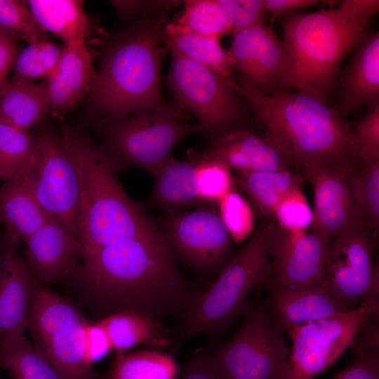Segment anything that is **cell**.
<instances>
[{
	"instance_id": "cell-10",
	"label": "cell",
	"mask_w": 379,
	"mask_h": 379,
	"mask_svg": "<svg viewBox=\"0 0 379 379\" xmlns=\"http://www.w3.org/2000/svg\"><path fill=\"white\" fill-rule=\"evenodd\" d=\"M166 84L178 107L191 112L201 132L213 135L239 116L240 106L227 80L215 72L183 57L173 50Z\"/></svg>"
},
{
	"instance_id": "cell-27",
	"label": "cell",
	"mask_w": 379,
	"mask_h": 379,
	"mask_svg": "<svg viewBox=\"0 0 379 379\" xmlns=\"http://www.w3.org/2000/svg\"><path fill=\"white\" fill-rule=\"evenodd\" d=\"M44 32L60 38L65 45L85 42L91 23L82 1L29 0L25 1Z\"/></svg>"
},
{
	"instance_id": "cell-48",
	"label": "cell",
	"mask_w": 379,
	"mask_h": 379,
	"mask_svg": "<svg viewBox=\"0 0 379 379\" xmlns=\"http://www.w3.org/2000/svg\"><path fill=\"white\" fill-rule=\"evenodd\" d=\"M20 51L15 39L0 28V90L13 69Z\"/></svg>"
},
{
	"instance_id": "cell-7",
	"label": "cell",
	"mask_w": 379,
	"mask_h": 379,
	"mask_svg": "<svg viewBox=\"0 0 379 379\" xmlns=\"http://www.w3.org/2000/svg\"><path fill=\"white\" fill-rule=\"evenodd\" d=\"M99 128L102 147L117 170L138 167L154 175L171 157L173 148L187 136L200 132L185 121L183 109L166 108L105 118Z\"/></svg>"
},
{
	"instance_id": "cell-5",
	"label": "cell",
	"mask_w": 379,
	"mask_h": 379,
	"mask_svg": "<svg viewBox=\"0 0 379 379\" xmlns=\"http://www.w3.org/2000/svg\"><path fill=\"white\" fill-rule=\"evenodd\" d=\"M61 135L78 175L77 231L83 257L126 240L164 234L146 208L127 194L102 147L79 132Z\"/></svg>"
},
{
	"instance_id": "cell-47",
	"label": "cell",
	"mask_w": 379,
	"mask_h": 379,
	"mask_svg": "<svg viewBox=\"0 0 379 379\" xmlns=\"http://www.w3.org/2000/svg\"><path fill=\"white\" fill-rule=\"evenodd\" d=\"M85 332L87 359L92 365L105 357L112 349L106 332L98 321L91 323L88 321Z\"/></svg>"
},
{
	"instance_id": "cell-36",
	"label": "cell",
	"mask_w": 379,
	"mask_h": 379,
	"mask_svg": "<svg viewBox=\"0 0 379 379\" xmlns=\"http://www.w3.org/2000/svg\"><path fill=\"white\" fill-rule=\"evenodd\" d=\"M287 69V58L282 41L271 26L263 38L254 66L252 82L256 88L281 87ZM249 82V81H248Z\"/></svg>"
},
{
	"instance_id": "cell-50",
	"label": "cell",
	"mask_w": 379,
	"mask_h": 379,
	"mask_svg": "<svg viewBox=\"0 0 379 379\" xmlns=\"http://www.w3.org/2000/svg\"><path fill=\"white\" fill-rule=\"evenodd\" d=\"M267 12L274 16H287L296 11L318 4L317 0H263Z\"/></svg>"
},
{
	"instance_id": "cell-32",
	"label": "cell",
	"mask_w": 379,
	"mask_h": 379,
	"mask_svg": "<svg viewBox=\"0 0 379 379\" xmlns=\"http://www.w3.org/2000/svg\"><path fill=\"white\" fill-rule=\"evenodd\" d=\"M0 368L13 379H64L46 355L25 334L0 351Z\"/></svg>"
},
{
	"instance_id": "cell-25",
	"label": "cell",
	"mask_w": 379,
	"mask_h": 379,
	"mask_svg": "<svg viewBox=\"0 0 379 379\" xmlns=\"http://www.w3.org/2000/svg\"><path fill=\"white\" fill-rule=\"evenodd\" d=\"M85 319L77 306L51 291L43 284L34 282L30 301L27 330L40 346L66 328Z\"/></svg>"
},
{
	"instance_id": "cell-20",
	"label": "cell",
	"mask_w": 379,
	"mask_h": 379,
	"mask_svg": "<svg viewBox=\"0 0 379 379\" xmlns=\"http://www.w3.org/2000/svg\"><path fill=\"white\" fill-rule=\"evenodd\" d=\"M269 308L274 324L286 332L291 328L343 312L348 308L327 283L305 290L270 286Z\"/></svg>"
},
{
	"instance_id": "cell-23",
	"label": "cell",
	"mask_w": 379,
	"mask_h": 379,
	"mask_svg": "<svg viewBox=\"0 0 379 379\" xmlns=\"http://www.w3.org/2000/svg\"><path fill=\"white\" fill-rule=\"evenodd\" d=\"M152 194L142 204L166 213L175 212L201 202L194 158L178 161L171 157L154 175Z\"/></svg>"
},
{
	"instance_id": "cell-49",
	"label": "cell",
	"mask_w": 379,
	"mask_h": 379,
	"mask_svg": "<svg viewBox=\"0 0 379 379\" xmlns=\"http://www.w3.org/2000/svg\"><path fill=\"white\" fill-rule=\"evenodd\" d=\"M180 379H222L214 368L209 354H196L186 365Z\"/></svg>"
},
{
	"instance_id": "cell-45",
	"label": "cell",
	"mask_w": 379,
	"mask_h": 379,
	"mask_svg": "<svg viewBox=\"0 0 379 379\" xmlns=\"http://www.w3.org/2000/svg\"><path fill=\"white\" fill-rule=\"evenodd\" d=\"M354 124L359 159H379V106Z\"/></svg>"
},
{
	"instance_id": "cell-51",
	"label": "cell",
	"mask_w": 379,
	"mask_h": 379,
	"mask_svg": "<svg viewBox=\"0 0 379 379\" xmlns=\"http://www.w3.org/2000/svg\"><path fill=\"white\" fill-rule=\"evenodd\" d=\"M19 173L0 157V180L6 181L16 176Z\"/></svg>"
},
{
	"instance_id": "cell-37",
	"label": "cell",
	"mask_w": 379,
	"mask_h": 379,
	"mask_svg": "<svg viewBox=\"0 0 379 379\" xmlns=\"http://www.w3.org/2000/svg\"><path fill=\"white\" fill-rule=\"evenodd\" d=\"M37 137L0 123V157L18 173L32 168L36 154Z\"/></svg>"
},
{
	"instance_id": "cell-18",
	"label": "cell",
	"mask_w": 379,
	"mask_h": 379,
	"mask_svg": "<svg viewBox=\"0 0 379 379\" xmlns=\"http://www.w3.org/2000/svg\"><path fill=\"white\" fill-rule=\"evenodd\" d=\"M197 156L220 161L237 171L290 170L269 139L243 129L221 134Z\"/></svg>"
},
{
	"instance_id": "cell-38",
	"label": "cell",
	"mask_w": 379,
	"mask_h": 379,
	"mask_svg": "<svg viewBox=\"0 0 379 379\" xmlns=\"http://www.w3.org/2000/svg\"><path fill=\"white\" fill-rule=\"evenodd\" d=\"M194 158L200 201L218 204L233 190L231 168L215 160L200 159L197 155Z\"/></svg>"
},
{
	"instance_id": "cell-42",
	"label": "cell",
	"mask_w": 379,
	"mask_h": 379,
	"mask_svg": "<svg viewBox=\"0 0 379 379\" xmlns=\"http://www.w3.org/2000/svg\"><path fill=\"white\" fill-rule=\"evenodd\" d=\"M357 354L353 362L333 379H379L378 329L374 327L352 345Z\"/></svg>"
},
{
	"instance_id": "cell-40",
	"label": "cell",
	"mask_w": 379,
	"mask_h": 379,
	"mask_svg": "<svg viewBox=\"0 0 379 379\" xmlns=\"http://www.w3.org/2000/svg\"><path fill=\"white\" fill-rule=\"evenodd\" d=\"M0 28L28 43L47 40L24 1L0 0Z\"/></svg>"
},
{
	"instance_id": "cell-1",
	"label": "cell",
	"mask_w": 379,
	"mask_h": 379,
	"mask_svg": "<svg viewBox=\"0 0 379 379\" xmlns=\"http://www.w3.org/2000/svg\"><path fill=\"white\" fill-rule=\"evenodd\" d=\"M72 277L101 318L130 312L160 320L182 314L196 298L164 234L97 249L83 257Z\"/></svg>"
},
{
	"instance_id": "cell-35",
	"label": "cell",
	"mask_w": 379,
	"mask_h": 379,
	"mask_svg": "<svg viewBox=\"0 0 379 379\" xmlns=\"http://www.w3.org/2000/svg\"><path fill=\"white\" fill-rule=\"evenodd\" d=\"M63 48L47 40L28 43L17 56L12 78L29 82L46 80L57 66Z\"/></svg>"
},
{
	"instance_id": "cell-26",
	"label": "cell",
	"mask_w": 379,
	"mask_h": 379,
	"mask_svg": "<svg viewBox=\"0 0 379 379\" xmlns=\"http://www.w3.org/2000/svg\"><path fill=\"white\" fill-rule=\"evenodd\" d=\"M106 332L112 349L126 352L137 345L163 348L172 345L173 335L159 320L130 312L114 313L97 321Z\"/></svg>"
},
{
	"instance_id": "cell-33",
	"label": "cell",
	"mask_w": 379,
	"mask_h": 379,
	"mask_svg": "<svg viewBox=\"0 0 379 379\" xmlns=\"http://www.w3.org/2000/svg\"><path fill=\"white\" fill-rule=\"evenodd\" d=\"M350 185L352 201L361 220L376 234L379 227V159H359Z\"/></svg>"
},
{
	"instance_id": "cell-3",
	"label": "cell",
	"mask_w": 379,
	"mask_h": 379,
	"mask_svg": "<svg viewBox=\"0 0 379 379\" xmlns=\"http://www.w3.org/2000/svg\"><path fill=\"white\" fill-rule=\"evenodd\" d=\"M378 0H344L336 8L283 17L287 69L281 88L326 98L340 64L366 38Z\"/></svg>"
},
{
	"instance_id": "cell-14",
	"label": "cell",
	"mask_w": 379,
	"mask_h": 379,
	"mask_svg": "<svg viewBox=\"0 0 379 379\" xmlns=\"http://www.w3.org/2000/svg\"><path fill=\"white\" fill-rule=\"evenodd\" d=\"M272 265L270 286L305 290L326 284L325 244L308 230L290 232L279 226L265 227Z\"/></svg>"
},
{
	"instance_id": "cell-31",
	"label": "cell",
	"mask_w": 379,
	"mask_h": 379,
	"mask_svg": "<svg viewBox=\"0 0 379 379\" xmlns=\"http://www.w3.org/2000/svg\"><path fill=\"white\" fill-rule=\"evenodd\" d=\"M173 357L157 350L117 353L103 379H175Z\"/></svg>"
},
{
	"instance_id": "cell-21",
	"label": "cell",
	"mask_w": 379,
	"mask_h": 379,
	"mask_svg": "<svg viewBox=\"0 0 379 379\" xmlns=\"http://www.w3.org/2000/svg\"><path fill=\"white\" fill-rule=\"evenodd\" d=\"M363 105L379 106V34H371L359 46L345 71L337 110L341 117Z\"/></svg>"
},
{
	"instance_id": "cell-11",
	"label": "cell",
	"mask_w": 379,
	"mask_h": 379,
	"mask_svg": "<svg viewBox=\"0 0 379 379\" xmlns=\"http://www.w3.org/2000/svg\"><path fill=\"white\" fill-rule=\"evenodd\" d=\"M375 239V234L358 220L325 244L327 284L350 309L359 301L378 298V269L373 262Z\"/></svg>"
},
{
	"instance_id": "cell-9",
	"label": "cell",
	"mask_w": 379,
	"mask_h": 379,
	"mask_svg": "<svg viewBox=\"0 0 379 379\" xmlns=\"http://www.w3.org/2000/svg\"><path fill=\"white\" fill-rule=\"evenodd\" d=\"M378 314V298H368L357 307L289 329L292 345L284 379H314L326 371Z\"/></svg>"
},
{
	"instance_id": "cell-12",
	"label": "cell",
	"mask_w": 379,
	"mask_h": 379,
	"mask_svg": "<svg viewBox=\"0 0 379 379\" xmlns=\"http://www.w3.org/2000/svg\"><path fill=\"white\" fill-rule=\"evenodd\" d=\"M36 137L32 167L36 199L51 218L78 234L79 180L71 153L62 135L44 133Z\"/></svg>"
},
{
	"instance_id": "cell-4",
	"label": "cell",
	"mask_w": 379,
	"mask_h": 379,
	"mask_svg": "<svg viewBox=\"0 0 379 379\" xmlns=\"http://www.w3.org/2000/svg\"><path fill=\"white\" fill-rule=\"evenodd\" d=\"M171 9L140 18L109 41L90 98L105 118L166 108L161 91V68L168 51L161 46Z\"/></svg>"
},
{
	"instance_id": "cell-16",
	"label": "cell",
	"mask_w": 379,
	"mask_h": 379,
	"mask_svg": "<svg viewBox=\"0 0 379 379\" xmlns=\"http://www.w3.org/2000/svg\"><path fill=\"white\" fill-rule=\"evenodd\" d=\"M25 262L41 284L59 282L73 276L83 258L78 234L50 218L25 241Z\"/></svg>"
},
{
	"instance_id": "cell-13",
	"label": "cell",
	"mask_w": 379,
	"mask_h": 379,
	"mask_svg": "<svg viewBox=\"0 0 379 379\" xmlns=\"http://www.w3.org/2000/svg\"><path fill=\"white\" fill-rule=\"evenodd\" d=\"M161 222L173 255L198 272H213L229 255L233 240L211 208L166 213Z\"/></svg>"
},
{
	"instance_id": "cell-39",
	"label": "cell",
	"mask_w": 379,
	"mask_h": 379,
	"mask_svg": "<svg viewBox=\"0 0 379 379\" xmlns=\"http://www.w3.org/2000/svg\"><path fill=\"white\" fill-rule=\"evenodd\" d=\"M268 27L262 22L234 32L232 45L227 50L234 68L244 76V80L251 83L259 48Z\"/></svg>"
},
{
	"instance_id": "cell-19",
	"label": "cell",
	"mask_w": 379,
	"mask_h": 379,
	"mask_svg": "<svg viewBox=\"0 0 379 379\" xmlns=\"http://www.w3.org/2000/svg\"><path fill=\"white\" fill-rule=\"evenodd\" d=\"M96 71L91 51L85 42L65 45L60 59L46 79L50 112L65 114L90 92Z\"/></svg>"
},
{
	"instance_id": "cell-28",
	"label": "cell",
	"mask_w": 379,
	"mask_h": 379,
	"mask_svg": "<svg viewBox=\"0 0 379 379\" xmlns=\"http://www.w3.org/2000/svg\"><path fill=\"white\" fill-rule=\"evenodd\" d=\"M163 43L187 59L218 74L227 81L234 68L227 50L222 48L220 39L180 29L174 21L168 20L162 36Z\"/></svg>"
},
{
	"instance_id": "cell-6",
	"label": "cell",
	"mask_w": 379,
	"mask_h": 379,
	"mask_svg": "<svg viewBox=\"0 0 379 379\" xmlns=\"http://www.w3.org/2000/svg\"><path fill=\"white\" fill-rule=\"evenodd\" d=\"M272 275L266 229L260 227L213 284L196 297L182 314L180 325L173 335L172 347L178 350L201 333H223L245 315L250 307V294L268 283Z\"/></svg>"
},
{
	"instance_id": "cell-52",
	"label": "cell",
	"mask_w": 379,
	"mask_h": 379,
	"mask_svg": "<svg viewBox=\"0 0 379 379\" xmlns=\"http://www.w3.org/2000/svg\"><path fill=\"white\" fill-rule=\"evenodd\" d=\"M6 241V233L1 234L0 233V272L2 264V258L4 254V250Z\"/></svg>"
},
{
	"instance_id": "cell-24",
	"label": "cell",
	"mask_w": 379,
	"mask_h": 379,
	"mask_svg": "<svg viewBox=\"0 0 379 379\" xmlns=\"http://www.w3.org/2000/svg\"><path fill=\"white\" fill-rule=\"evenodd\" d=\"M50 112L46 81L10 78L0 90V123L29 131Z\"/></svg>"
},
{
	"instance_id": "cell-8",
	"label": "cell",
	"mask_w": 379,
	"mask_h": 379,
	"mask_svg": "<svg viewBox=\"0 0 379 379\" xmlns=\"http://www.w3.org/2000/svg\"><path fill=\"white\" fill-rule=\"evenodd\" d=\"M288 353L281 330L267 312L250 306L234 336L208 354L222 379H284Z\"/></svg>"
},
{
	"instance_id": "cell-41",
	"label": "cell",
	"mask_w": 379,
	"mask_h": 379,
	"mask_svg": "<svg viewBox=\"0 0 379 379\" xmlns=\"http://www.w3.org/2000/svg\"><path fill=\"white\" fill-rule=\"evenodd\" d=\"M218 204L219 215L233 241L250 237L254 231V212L250 203L233 190Z\"/></svg>"
},
{
	"instance_id": "cell-22",
	"label": "cell",
	"mask_w": 379,
	"mask_h": 379,
	"mask_svg": "<svg viewBox=\"0 0 379 379\" xmlns=\"http://www.w3.org/2000/svg\"><path fill=\"white\" fill-rule=\"evenodd\" d=\"M50 218L35 195L32 168L0 187V222L19 241H25Z\"/></svg>"
},
{
	"instance_id": "cell-30",
	"label": "cell",
	"mask_w": 379,
	"mask_h": 379,
	"mask_svg": "<svg viewBox=\"0 0 379 379\" xmlns=\"http://www.w3.org/2000/svg\"><path fill=\"white\" fill-rule=\"evenodd\" d=\"M87 322L85 318L36 346L64 379H98L86 355L85 328Z\"/></svg>"
},
{
	"instance_id": "cell-29",
	"label": "cell",
	"mask_w": 379,
	"mask_h": 379,
	"mask_svg": "<svg viewBox=\"0 0 379 379\" xmlns=\"http://www.w3.org/2000/svg\"><path fill=\"white\" fill-rule=\"evenodd\" d=\"M305 180L302 173L291 170L237 171L234 178L262 217L274 214L279 204L300 190Z\"/></svg>"
},
{
	"instance_id": "cell-2",
	"label": "cell",
	"mask_w": 379,
	"mask_h": 379,
	"mask_svg": "<svg viewBox=\"0 0 379 379\" xmlns=\"http://www.w3.org/2000/svg\"><path fill=\"white\" fill-rule=\"evenodd\" d=\"M227 83L251 103L289 169L303 173L323 161L359 159L354 131L326 98L300 91L268 94L246 80Z\"/></svg>"
},
{
	"instance_id": "cell-15",
	"label": "cell",
	"mask_w": 379,
	"mask_h": 379,
	"mask_svg": "<svg viewBox=\"0 0 379 379\" xmlns=\"http://www.w3.org/2000/svg\"><path fill=\"white\" fill-rule=\"evenodd\" d=\"M359 159L343 158L314 164L302 173L314 191V220L309 230L324 244L361 220L352 201L350 178Z\"/></svg>"
},
{
	"instance_id": "cell-44",
	"label": "cell",
	"mask_w": 379,
	"mask_h": 379,
	"mask_svg": "<svg viewBox=\"0 0 379 379\" xmlns=\"http://www.w3.org/2000/svg\"><path fill=\"white\" fill-rule=\"evenodd\" d=\"M232 28V33L265 22L263 0H218Z\"/></svg>"
},
{
	"instance_id": "cell-46",
	"label": "cell",
	"mask_w": 379,
	"mask_h": 379,
	"mask_svg": "<svg viewBox=\"0 0 379 379\" xmlns=\"http://www.w3.org/2000/svg\"><path fill=\"white\" fill-rule=\"evenodd\" d=\"M178 1H112L117 12L126 17L142 15L141 18L171 9Z\"/></svg>"
},
{
	"instance_id": "cell-43",
	"label": "cell",
	"mask_w": 379,
	"mask_h": 379,
	"mask_svg": "<svg viewBox=\"0 0 379 379\" xmlns=\"http://www.w3.org/2000/svg\"><path fill=\"white\" fill-rule=\"evenodd\" d=\"M274 214L278 226L290 232L307 230L314 220L313 211L300 190L287 195L277 206Z\"/></svg>"
},
{
	"instance_id": "cell-17",
	"label": "cell",
	"mask_w": 379,
	"mask_h": 379,
	"mask_svg": "<svg viewBox=\"0 0 379 379\" xmlns=\"http://www.w3.org/2000/svg\"><path fill=\"white\" fill-rule=\"evenodd\" d=\"M6 233L0 272V351L25 334L36 279L19 254V241Z\"/></svg>"
},
{
	"instance_id": "cell-34",
	"label": "cell",
	"mask_w": 379,
	"mask_h": 379,
	"mask_svg": "<svg viewBox=\"0 0 379 379\" xmlns=\"http://www.w3.org/2000/svg\"><path fill=\"white\" fill-rule=\"evenodd\" d=\"M175 24L180 29L220 39L232 33L227 14L218 0H188Z\"/></svg>"
}]
</instances>
